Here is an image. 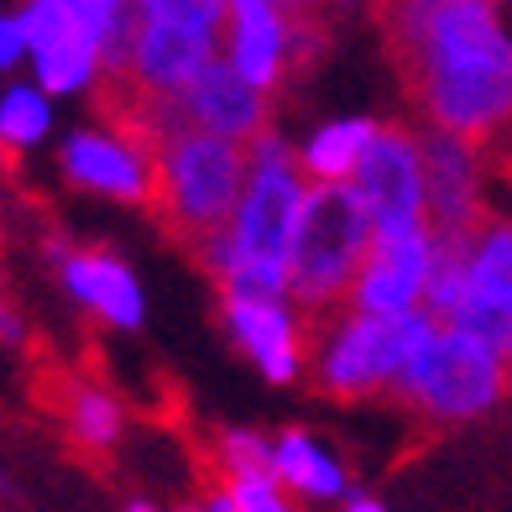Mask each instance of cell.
Wrapping results in <instances>:
<instances>
[{
  "label": "cell",
  "mask_w": 512,
  "mask_h": 512,
  "mask_svg": "<svg viewBox=\"0 0 512 512\" xmlns=\"http://www.w3.org/2000/svg\"><path fill=\"white\" fill-rule=\"evenodd\" d=\"M492 152H497V147H492ZM497 178H502V189L512 194V157H507V152H497Z\"/></svg>",
  "instance_id": "obj_29"
},
{
  "label": "cell",
  "mask_w": 512,
  "mask_h": 512,
  "mask_svg": "<svg viewBox=\"0 0 512 512\" xmlns=\"http://www.w3.org/2000/svg\"><path fill=\"white\" fill-rule=\"evenodd\" d=\"M345 189L361 199V209L371 215V225H377V236L429 225V178H424V142H418V126L382 121Z\"/></svg>",
  "instance_id": "obj_9"
},
{
  "label": "cell",
  "mask_w": 512,
  "mask_h": 512,
  "mask_svg": "<svg viewBox=\"0 0 512 512\" xmlns=\"http://www.w3.org/2000/svg\"><path fill=\"white\" fill-rule=\"evenodd\" d=\"M220 324L230 345L272 387H293L298 377H309L314 324L298 314L288 293H220Z\"/></svg>",
  "instance_id": "obj_10"
},
{
  "label": "cell",
  "mask_w": 512,
  "mask_h": 512,
  "mask_svg": "<svg viewBox=\"0 0 512 512\" xmlns=\"http://www.w3.org/2000/svg\"><path fill=\"white\" fill-rule=\"evenodd\" d=\"M126 512H162V507H157V502H147V497H131V502H126Z\"/></svg>",
  "instance_id": "obj_30"
},
{
  "label": "cell",
  "mask_w": 512,
  "mask_h": 512,
  "mask_svg": "<svg viewBox=\"0 0 512 512\" xmlns=\"http://www.w3.org/2000/svg\"><path fill=\"white\" fill-rule=\"evenodd\" d=\"M319 53H324V21H293L277 0H230L225 63L256 89L277 95Z\"/></svg>",
  "instance_id": "obj_8"
},
{
  "label": "cell",
  "mask_w": 512,
  "mask_h": 512,
  "mask_svg": "<svg viewBox=\"0 0 512 512\" xmlns=\"http://www.w3.org/2000/svg\"><path fill=\"white\" fill-rule=\"evenodd\" d=\"M455 330L512 356V204H497L471 230V267H465Z\"/></svg>",
  "instance_id": "obj_12"
},
{
  "label": "cell",
  "mask_w": 512,
  "mask_h": 512,
  "mask_svg": "<svg viewBox=\"0 0 512 512\" xmlns=\"http://www.w3.org/2000/svg\"><path fill=\"white\" fill-rule=\"evenodd\" d=\"M131 6H136V21H162V27H189V32L225 37L230 0H131Z\"/></svg>",
  "instance_id": "obj_24"
},
{
  "label": "cell",
  "mask_w": 512,
  "mask_h": 512,
  "mask_svg": "<svg viewBox=\"0 0 512 512\" xmlns=\"http://www.w3.org/2000/svg\"><path fill=\"white\" fill-rule=\"evenodd\" d=\"M340 512H387V507L377 497H366V492H351V497L340 502Z\"/></svg>",
  "instance_id": "obj_28"
},
{
  "label": "cell",
  "mask_w": 512,
  "mask_h": 512,
  "mask_svg": "<svg viewBox=\"0 0 512 512\" xmlns=\"http://www.w3.org/2000/svg\"><path fill=\"white\" fill-rule=\"evenodd\" d=\"M48 262L58 272V283L68 288V298L100 319L105 330H142L147 324V293L136 283V272L105 246H74L63 236H48Z\"/></svg>",
  "instance_id": "obj_13"
},
{
  "label": "cell",
  "mask_w": 512,
  "mask_h": 512,
  "mask_svg": "<svg viewBox=\"0 0 512 512\" xmlns=\"http://www.w3.org/2000/svg\"><path fill=\"white\" fill-rule=\"evenodd\" d=\"M53 6H58L63 16H74L79 27L105 48V79L121 74L126 42H131V21H136V6H131V0H53Z\"/></svg>",
  "instance_id": "obj_22"
},
{
  "label": "cell",
  "mask_w": 512,
  "mask_h": 512,
  "mask_svg": "<svg viewBox=\"0 0 512 512\" xmlns=\"http://www.w3.org/2000/svg\"><path fill=\"white\" fill-rule=\"evenodd\" d=\"M37 398H42V408L58 418L63 439L84 460H110L115 450H121V439H126V403L115 398L100 377H89V371H79V366L48 361L37 371Z\"/></svg>",
  "instance_id": "obj_14"
},
{
  "label": "cell",
  "mask_w": 512,
  "mask_h": 512,
  "mask_svg": "<svg viewBox=\"0 0 512 512\" xmlns=\"http://www.w3.org/2000/svg\"><path fill=\"white\" fill-rule=\"evenodd\" d=\"M178 512H204V507H199V502H189V507H178Z\"/></svg>",
  "instance_id": "obj_32"
},
{
  "label": "cell",
  "mask_w": 512,
  "mask_h": 512,
  "mask_svg": "<svg viewBox=\"0 0 512 512\" xmlns=\"http://www.w3.org/2000/svg\"><path fill=\"white\" fill-rule=\"evenodd\" d=\"M178 110H183L189 126L215 131V136H225V142H241V147H251L256 136L272 126V95L256 89L251 79H241L225 58H215L204 68V79L178 100Z\"/></svg>",
  "instance_id": "obj_17"
},
{
  "label": "cell",
  "mask_w": 512,
  "mask_h": 512,
  "mask_svg": "<svg viewBox=\"0 0 512 512\" xmlns=\"http://www.w3.org/2000/svg\"><path fill=\"white\" fill-rule=\"evenodd\" d=\"M251 173V147L225 142L199 126H173L157 136V204L152 215L162 230L183 246L199 251L230 225Z\"/></svg>",
  "instance_id": "obj_3"
},
{
  "label": "cell",
  "mask_w": 512,
  "mask_h": 512,
  "mask_svg": "<svg viewBox=\"0 0 512 512\" xmlns=\"http://www.w3.org/2000/svg\"><path fill=\"white\" fill-rule=\"evenodd\" d=\"M209 476H272V439L262 429H220L209 439Z\"/></svg>",
  "instance_id": "obj_23"
},
{
  "label": "cell",
  "mask_w": 512,
  "mask_h": 512,
  "mask_svg": "<svg viewBox=\"0 0 512 512\" xmlns=\"http://www.w3.org/2000/svg\"><path fill=\"white\" fill-rule=\"evenodd\" d=\"M236 512H298V497L277 476H230L220 481Z\"/></svg>",
  "instance_id": "obj_25"
},
{
  "label": "cell",
  "mask_w": 512,
  "mask_h": 512,
  "mask_svg": "<svg viewBox=\"0 0 512 512\" xmlns=\"http://www.w3.org/2000/svg\"><path fill=\"white\" fill-rule=\"evenodd\" d=\"M272 476L283 481L298 502H314V507H324V502L340 507L345 497L356 492L351 471H345V460L324 445L319 434H309V429L272 434Z\"/></svg>",
  "instance_id": "obj_18"
},
{
  "label": "cell",
  "mask_w": 512,
  "mask_h": 512,
  "mask_svg": "<svg viewBox=\"0 0 512 512\" xmlns=\"http://www.w3.org/2000/svg\"><path fill=\"white\" fill-rule=\"evenodd\" d=\"M63 178L84 194H100L110 204L152 209L157 204V142L142 136L136 126L100 121L68 131V142L58 152Z\"/></svg>",
  "instance_id": "obj_7"
},
{
  "label": "cell",
  "mask_w": 512,
  "mask_h": 512,
  "mask_svg": "<svg viewBox=\"0 0 512 512\" xmlns=\"http://www.w3.org/2000/svg\"><path fill=\"white\" fill-rule=\"evenodd\" d=\"M465 267H471V230H434V267H429L424 314H434L439 324H455V314H460Z\"/></svg>",
  "instance_id": "obj_21"
},
{
  "label": "cell",
  "mask_w": 512,
  "mask_h": 512,
  "mask_svg": "<svg viewBox=\"0 0 512 512\" xmlns=\"http://www.w3.org/2000/svg\"><path fill=\"white\" fill-rule=\"evenodd\" d=\"M497 6H512V0H497Z\"/></svg>",
  "instance_id": "obj_34"
},
{
  "label": "cell",
  "mask_w": 512,
  "mask_h": 512,
  "mask_svg": "<svg viewBox=\"0 0 512 512\" xmlns=\"http://www.w3.org/2000/svg\"><path fill=\"white\" fill-rule=\"evenodd\" d=\"M27 58L37 68V84L48 95H84V89H100L105 79V48L89 37L74 16H63L53 0H32L27 11Z\"/></svg>",
  "instance_id": "obj_16"
},
{
  "label": "cell",
  "mask_w": 512,
  "mask_h": 512,
  "mask_svg": "<svg viewBox=\"0 0 512 512\" xmlns=\"http://www.w3.org/2000/svg\"><path fill=\"white\" fill-rule=\"evenodd\" d=\"M27 340V324H21L16 314V298L6 293V283H0V345H21Z\"/></svg>",
  "instance_id": "obj_27"
},
{
  "label": "cell",
  "mask_w": 512,
  "mask_h": 512,
  "mask_svg": "<svg viewBox=\"0 0 512 512\" xmlns=\"http://www.w3.org/2000/svg\"><path fill=\"white\" fill-rule=\"evenodd\" d=\"M53 131V95L42 84H11L0 89V152L21 157Z\"/></svg>",
  "instance_id": "obj_20"
},
{
  "label": "cell",
  "mask_w": 512,
  "mask_h": 512,
  "mask_svg": "<svg viewBox=\"0 0 512 512\" xmlns=\"http://www.w3.org/2000/svg\"><path fill=\"white\" fill-rule=\"evenodd\" d=\"M429 178V225L434 230H476L497 209V152L465 136L418 126Z\"/></svg>",
  "instance_id": "obj_11"
},
{
  "label": "cell",
  "mask_w": 512,
  "mask_h": 512,
  "mask_svg": "<svg viewBox=\"0 0 512 512\" xmlns=\"http://www.w3.org/2000/svg\"><path fill=\"white\" fill-rule=\"evenodd\" d=\"M439 319L413 309V314H361L340 309L314 324L309 340V382L335 403H366V398H392L403 371L418 361V351L434 340Z\"/></svg>",
  "instance_id": "obj_4"
},
{
  "label": "cell",
  "mask_w": 512,
  "mask_h": 512,
  "mask_svg": "<svg viewBox=\"0 0 512 512\" xmlns=\"http://www.w3.org/2000/svg\"><path fill=\"white\" fill-rule=\"evenodd\" d=\"M377 126L382 121H371V115H335V121H319L304 142H293L304 178L309 183H351V173L361 168Z\"/></svg>",
  "instance_id": "obj_19"
},
{
  "label": "cell",
  "mask_w": 512,
  "mask_h": 512,
  "mask_svg": "<svg viewBox=\"0 0 512 512\" xmlns=\"http://www.w3.org/2000/svg\"><path fill=\"white\" fill-rule=\"evenodd\" d=\"M497 152H507V157H512V126H507V136H502V142H497Z\"/></svg>",
  "instance_id": "obj_31"
},
{
  "label": "cell",
  "mask_w": 512,
  "mask_h": 512,
  "mask_svg": "<svg viewBox=\"0 0 512 512\" xmlns=\"http://www.w3.org/2000/svg\"><path fill=\"white\" fill-rule=\"evenodd\" d=\"M314 183L298 168V147L277 126L251 142V173L230 225L194 251L220 293H288V262Z\"/></svg>",
  "instance_id": "obj_2"
},
{
  "label": "cell",
  "mask_w": 512,
  "mask_h": 512,
  "mask_svg": "<svg viewBox=\"0 0 512 512\" xmlns=\"http://www.w3.org/2000/svg\"><path fill=\"white\" fill-rule=\"evenodd\" d=\"M418 126L497 147L512 126V16L497 0H371Z\"/></svg>",
  "instance_id": "obj_1"
},
{
  "label": "cell",
  "mask_w": 512,
  "mask_h": 512,
  "mask_svg": "<svg viewBox=\"0 0 512 512\" xmlns=\"http://www.w3.org/2000/svg\"><path fill=\"white\" fill-rule=\"evenodd\" d=\"M429 267H434V225L387 230V236H377L371 251H366V267L356 277L351 309H361V314H413V309H424Z\"/></svg>",
  "instance_id": "obj_15"
},
{
  "label": "cell",
  "mask_w": 512,
  "mask_h": 512,
  "mask_svg": "<svg viewBox=\"0 0 512 512\" xmlns=\"http://www.w3.org/2000/svg\"><path fill=\"white\" fill-rule=\"evenodd\" d=\"M21 58H27V21L0 16V74H11Z\"/></svg>",
  "instance_id": "obj_26"
},
{
  "label": "cell",
  "mask_w": 512,
  "mask_h": 512,
  "mask_svg": "<svg viewBox=\"0 0 512 512\" xmlns=\"http://www.w3.org/2000/svg\"><path fill=\"white\" fill-rule=\"evenodd\" d=\"M371 241H377V225L361 209V199L345 183H314L288 262V298L309 324L351 309Z\"/></svg>",
  "instance_id": "obj_5"
},
{
  "label": "cell",
  "mask_w": 512,
  "mask_h": 512,
  "mask_svg": "<svg viewBox=\"0 0 512 512\" xmlns=\"http://www.w3.org/2000/svg\"><path fill=\"white\" fill-rule=\"evenodd\" d=\"M0 497H6V476H0Z\"/></svg>",
  "instance_id": "obj_33"
},
{
  "label": "cell",
  "mask_w": 512,
  "mask_h": 512,
  "mask_svg": "<svg viewBox=\"0 0 512 512\" xmlns=\"http://www.w3.org/2000/svg\"><path fill=\"white\" fill-rule=\"evenodd\" d=\"M512 392V356L492 351L486 340L439 324L434 340L418 351V361L403 371L392 403H403L424 429H455L476 424Z\"/></svg>",
  "instance_id": "obj_6"
}]
</instances>
